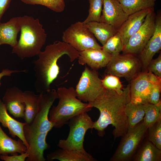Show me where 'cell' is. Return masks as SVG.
I'll return each instance as SVG.
<instances>
[{"instance_id":"44dd1931","label":"cell","mask_w":161,"mask_h":161,"mask_svg":"<svg viewBox=\"0 0 161 161\" xmlns=\"http://www.w3.org/2000/svg\"><path fill=\"white\" fill-rule=\"evenodd\" d=\"M27 149L21 139L16 140L9 137L2 129L0 123V157L17 154L18 153L21 154L26 152Z\"/></svg>"},{"instance_id":"f1b7e54d","label":"cell","mask_w":161,"mask_h":161,"mask_svg":"<svg viewBox=\"0 0 161 161\" xmlns=\"http://www.w3.org/2000/svg\"><path fill=\"white\" fill-rule=\"evenodd\" d=\"M145 137L161 150V119L148 127Z\"/></svg>"},{"instance_id":"4dcf8cb0","label":"cell","mask_w":161,"mask_h":161,"mask_svg":"<svg viewBox=\"0 0 161 161\" xmlns=\"http://www.w3.org/2000/svg\"><path fill=\"white\" fill-rule=\"evenodd\" d=\"M89 15L83 23L86 24L92 21L100 22L103 0H89Z\"/></svg>"},{"instance_id":"52a82bcc","label":"cell","mask_w":161,"mask_h":161,"mask_svg":"<svg viewBox=\"0 0 161 161\" xmlns=\"http://www.w3.org/2000/svg\"><path fill=\"white\" fill-rule=\"evenodd\" d=\"M148 127L143 121L121 137L120 143L110 161L132 160L138 148L145 138Z\"/></svg>"},{"instance_id":"e0dca14e","label":"cell","mask_w":161,"mask_h":161,"mask_svg":"<svg viewBox=\"0 0 161 161\" xmlns=\"http://www.w3.org/2000/svg\"><path fill=\"white\" fill-rule=\"evenodd\" d=\"M2 101L7 111L14 117L24 118L25 105L23 92L16 86L8 88L3 98Z\"/></svg>"},{"instance_id":"d590c367","label":"cell","mask_w":161,"mask_h":161,"mask_svg":"<svg viewBox=\"0 0 161 161\" xmlns=\"http://www.w3.org/2000/svg\"><path fill=\"white\" fill-rule=\"evenodd\" d=\"M12 0H0V22L5 12L9 8Z\"/></svg>"},{"instance_id":"7c38bea8","label":"cell","mask_w":161,"mask_h":161,"mask_svg":"<svg viewBox=\"0 0 161 161\" xmlns=\"http://www.w3.org/2000/svg\"><path fill=\"white\" fill-rule=\"evenodd\" d=\"M159 77L147 70L137 74L130 83L131 101L143 105L149 103L154 83Z\"/></svg>"},{"instance_id":"cb8c5ba5","label":"cell","mask_w":161,"mask_h":161,"mask_svg":"<svg viewBox=\"0 0 161 161\" xmlns=\"http://www.w3.org/2000/svg\"><path fill=\"white\" fill-rule=\"evenodd\" d=\"M25 105L23 118L26 124L30 123L35 117L37 112L40 94L36 95L33 91L27 90L23 92Z\"/></svg>"},{"instance_id":"8992f818","label":"cell","mask_w":161,"mask_h":161,"mask_svg":"<svg viewBox=\"0 0 161 161\" xmlns=\"http://www.w3.org/2000/svg\"><path fill=\"white\" fill-rule=\"evenodd\" d=\"M94 123L87 112L71 118L67 123L70 129L68 136L66 139L60 140L57 146L67 150L86 152L83 147L84 137L88 129H93Z\"/></svg>"},{"instance_id":"d6a6232c","label":"cell","mask_w":161,"mask_h":161,"mask_svg":"<svg viewBox=\"0 0 161 161\" xmlns=\"http://www.w3.org/2000/svg\"><path fill=\"white\" fill-rule=\"evenodd\" d=\"M161 90V78L159 77L154 82L152 88L149 103L158 105L161 104L160 93Z\"/></svg>"},{"instance_id":"d6986e66","label":"cell","mask_w":161,"mask_h":161,"mask_svg":"<svg viewBox=\"0 0 161 161\" xmlns=\"http://www.w3.org/2000/svg\"><path fill=\"white\" fill-rule=\"evenodd\" d=\"M20 31L17 17L12 18L5 23L0 22V43L13 47L17 44V36Z\"/></svg>"},{"instance_id":"e575fe53","label":"cell","mask_w":161,"mask_h":161,"mask_svg":"<svg viewBox=\"0 0 161 161\" xmlns=\"http://www.w3.org/2000/svg\"><path fill=\"white\" fill-rule=\"evenodd\" d=\"M29 156V152L27 150L26 152L21 154L19 155L18 154L10 156L1 155L0 156V159L5 161H24Z\"/></svg>"},{"instance_id":"5b68a950","label":"cell","mask_w":161,"mask_h":161,"mask_svg":"<svg viewBox=\"0 0 161 161\" xmlns=\"http://www.w3.org/2000/svg\"><path fill=\"white\" fill-rule=\"evenodd\" d=\"M59 101L56 106L50 110L49 119L54 127L61 128L75 116L90 111L92 107L88 103L82 102L77 97L73 87L58 88L57 90Z\"/></svg>"},{"instance_id":"9a60e30c","label":"cell","mask_w":161,"mask_h":161,"mask_svg":"<svg viewBox=\"0 0 161 161\" xmlns=\"http://www.w3.org/2000/svg\"><path fill=\"white\" fill-rule=\"evenodd\" d=\"M111 54L102 49H88L79 52L78 58L79 64H87L91 69L96 70L106 66Z\"/></svg>"},{"instance_id":"2e32d148","label":"cell","mask_w":161,"mask_h":161,"mask_svg":"<svg viewBox=\"0 0 161 161\" xmlns=\"http://www.w3.org/2000/svg\"><path fill=\"white\" fill-rule=\"evenodd\" d=\"M154 8L153 7L143 9L129 16L117 31L124 47L130 38L142 26L147 14Z\"/></svg>"},{"instance_id":"6da1fadb","label":"cell","mask_w":161,"mask_h":161,"mask_svg":"<svg viewBox=\"0 0 161 161\" xmlns=\"http://www.w3.org/2000/svg\"><path fill=\"white\" fill-rule=\"evenodd\" d=\"M123 90V93L119 94L114 91L105 89L95 100L88 103L90 107L97 109L100 112L99 117L94 122L92 127L97 131L99 136L104 135L105 130L109 125L114 127L112 132L114 140L127 133L128 122L125 109L131 101L130 84Z\"/></svg>"},{"instance_id":"9c48e42d","label":"cell","mask_w":161,"mask_h":161,"mask_svg":"<svg viewBox=\"0 0 161 161\" xmlns=\"http://www.w3.org/2000/svg\"><path fill=\"white\" fill-rule=\"evenodd\" d=\"M62 39L79 52L90 48L102 49L93 34L80 21L72 24L65 30Z\"/></svg>"},{"instance_id":"8fae6325","label":"cell","mask_w":161,"mask_h":161,"mask_svg":"<svg viewBox=\"0 0 161 161\" xmlns=\"http://www.w3.org/2000/svg\"><path fill=\"white\" fill-rule=\"evenodd\" d=\"M156 17L154 9L146 16L139 30L130 38L124 47L123 53L136 55L141 52L154 33Z\"/></svg>"},{"instance_id":"ba28073f","label":"cell","mask_w":161,"mask_h":161,"mask_svg":"<svg viewBox=\"0 0 161 161\" xmlns=\"http://www.w3.org/2000/svg\"><path fill=\"white\" fill-rule=\"evenodd\" d=\"M105 72L118 77L131 80L140 73L142 67L140 61L136 55L130 53L111 54V59Z\"/></svg>"},{"instance_id":"1f68e13d","label":"cell","mask_w":161,"mask_h":161,"mask_svg":"<svg viewBox=\"0 0 161 161\" xmlns=\"http://www.w3.org/2000/svg\"><path fill=\"white\" fill-rule=\"evenodd\" d=\"M102 85L106 89L114 91L119 94L123 92V85L119 77L111 74H108L101 79Z\"/></svg>"},{"instance_id":"f546056e","label":"cell","mask_w":161,"mask_h":161,"mask_svg":"<svg viewBox=\"0 0 161 161\" xmlns=\"http://www.w3.org/2000/svg\"><path fill=\"white\" fill-rule=\"evenodd\" d=\"M123 45L118 32L109 38L102 46V49L111 54H119L123 49Z\"/></svg>"},{"instance_id":"4316f807","label":"cell","mask_w":161,"mask_h":161,"mask_svg":"<svg viewBox=\"0 0 161 161\" xmlns=\"http://www.w3.org/2000/svg\"><path fill=\"white\" fill-rule=\"evenodd\" d=\"M145 116L143 120L148 127L161 119V103L154 105L148 103L144 105Z\"/></svg>"},{"instance_id":"8d00e7d4","label":"cell","mask_w":161,"mask_h":161,"mask_svg":"<svg viewBox=\"0 0 161 161\" xmlns=\"http://www.w3.org/2000/svg\"><path fill=\"white\" fill-rule=\"evenodd\" d=\"M26 70H12L8 69H3L0 73V86L1 85V78L5 76H11V75L13 73L19 72H25Z\"/></svg>"},{"instance_id":"ac0fdd59","label":"cell","mask_w":161,"mask_h":161,"mask_svg":"<svg viewBox=\"0 0 161 161\" xmlns=\"http://www.w3.org/2000/svg\"><path fill=\"white\" fill-rule=\"evenodd\" d=\"M0 123L3 126L8 128L9 134L13 137H17L23 141L27 149L29 148L24 131V127L26 123L18 121L10 116L7 112L5 104L0 99Z\"/></svg>"},{"instance_id":"7402d4cb","label":"cell","mask_w":161,"mask_h":161,"mask_svg":"<svg viewBox=\"0 0 161 161\" xmlns=\"http://www.w3.org/2000/svg\"><path fill=\"white\" fill-rule=\"evenodd\" d=\"M132 161H161V150L158 148L145 137Z\"/></svg>"},{"instance_id":"277c9868","label":"cell","mask_w":161,"mask_h":161,"mask_svg":"<svg viewBox=\"0 0 161 161\" xmlns=\"http://www.w3.org/2000/svg\"><path fill=\"white\" fill-rule=\"evenodd\" d=\"M20 28L21 35L12 53L21 59L38 55L44 44L47 35L38 18L24 16L17 17Z\"/></svg>"},{"instance_id":"30bf717a","label":"cell","mask_w":161,"mask_h":161,"mask_svg":"<svg viewBox=\"0 0 161 161\" xmlns=\"http://www.w3.org/2000/svg\"><path fill=\"white\" fill-rule=\"evenodd\" d=\"M105 89L97 70L90 69L86 65L76 87L77 97L81 101L91 102Z\"/></svg>"},{"instance_id":"484cf974","label":"cell","mask_w":161,"mask_h":161,"mask_svg":"<svg viewBox=\"0 0 161 161\" xmlns=\"http://www.w3.org/2000/svg\"><path fill=\"white\" fill-rule=\"evenodd\" d=\"M128 16L145 9L154 7L156 0H118Z\"/></svg>"},{"instance_id":"3957f363","label":"cell","mask_w":161,"mask_h":161,"mask_svg":"<svg viewBox=\"0 0 161 161\" xmlns=\"http://www.w3.org/2000/svg\"><path fill=\"white\" fill-rule=\"evenodd\" d=\"M65 55L72 62L78 58L79 52L68 43L56 41L39 53L38 59L33 62L35 78L34 86L37 92L40 94L50 90L51 84L59 73L58 61Z\"/></svg>"},{"instance_id":"74e56055","label":"cell","mask_w":161,"mask_h":161,"mask_svg":"<svg viewBox=\"0 0 161 161\" xmlns=\"http://www.w3.org/2000/svg\"><path fill=\"white\" fill-rule=\"evenodd\" d=\"M1 45L0 43V45Z\"/></svg>"},{"instance_id":"836d02e7","label":"cell","mask_w":161,"mask_h":161,"mask_svg":"<svg viewBox=\"0 0 161 161\" xmlns=\"http://www.w3.org/2000/svg\"><path fill=\"white\" fill-rule=\"evenodd\" d=\"M147 70L155 75L161 78V54L155 59L151 61L147 68Z\"/></svg>"},{"instance_id":"7a4b0ae2","label":"cell","mask_w":161,"mask_h":161,"mask_svg":"<svg viewBox=\"0 0 161 161\" xmlns=\"http://www.w3.org/2000/svg\"><path fill=\"white\" fill-rule=\"evenodd\" d=\"M38 109L36 114L29 124L24 127V137L28 144L29 156L26 161H45L44 151L50 148L46 138L48 133L54 127L49 119V114L53 103L58 98L53 89L40 93Z\"/></svg>"},{"instance_id":"5bb4252c","label":"cell","mask_w":161,"mask_h":161,"mask_svg":"<svg viewBox=\"0 0 161 161\" xmlns=\"http://www.w3.org/2000/svg\"><path fill=\"white\" fill-rule=\"evenodd\" d=\"M103 6L100 22L112 25L118 31L129 16L118 0H103Z\"/></svg>"},{"instance_id":"f35d334b","label":"cell","mask_w":161,"mask_h":161,"mask_svg":"<svg viewBox=\"0 0 161 161\" xmlns=\"http://www.w3.org/2000/svg\"></svg>"},{"instance_id":"83f0119b","label":"cell","mask_w":161,"mask_h":161,"mask_svg":"<svg viewBox=\"0 0 161 161\" xmlns=\"http://www.w3.org/2000/svg\"><path fill=\"white\" fill-rule=\"evenodd\" d=\"M24 3L30 5H41L52 11L59 13L63 11L65 7L64 0H21Z\"/></svg>"},{"instance_id":"ffe728a7","label":"cell","mask_w":161,"mask_h":161,"mask_svg":"<svg viewBox=\"0 0 161 161\" xmlns=\"http://www.w3.org/2000/svg\"><path fill=\"white\" fill-rule=\"evenodd\" d=\"M48 161L55 160L60 161H96L91 154L86 152L77 150H67L62 148L56 150L48 154L47 156Z\"/></svg>"},{"instance_id":"603a6c76","label":"cell","mask_w":161,"mask_h":161,"mask_svg":"<svg viewBox=\"0 0 161 161\" xmlns=\"http://www.w3.org/2000/svg\"><path fill=\"white\" fill-rule=\"evenodd\" d=\"M84 24L102 46L117 32L113 26L103 22L92 21Z\"/></svg>"},{"instance_id":"4fadbf2b","label":"cell","mask_w":161,"mask_h":161,"mask_svg":"<svg viewBox=\"0 0 161 161\" xmlns=\"http://www.w3.org/2000/svg\"><path fill=\"white\" fill-rule=\"evenodd\" d=\"M161 49V15L160 11L156 16L154 33L146 45L139 54L142 68L144 71L156 53Z\"/></svg>"},{"instance_id":"d4e9b609","label":"cell","mask_w":161,"mask_h":161,"mask_svg":"<svg viewBox=\"0 0 161 161\" xmlns=\"http://www.w3.org/2000/svg\"><path fill=\"white\" fill-rule=\"evenodd\" d=\"M125 112L128 118V131L142 121L145 116L144 105L135 103L131 101L126 105Z\"/></svg>"}]
</instances>
